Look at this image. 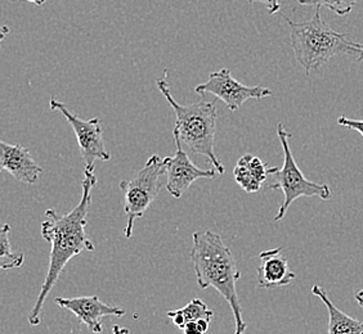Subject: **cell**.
Returning a JSON list of instances; mask_svg holds the SVG:
<instances>
[{"label": "cell", "instance_id": "1", "mask_svg": "<svg viewBox=\"0 0 363 334\" xmlns=\"http://www.w3.org/2000/svg\"><path fill=\"white\" fill-rule=\"evenodd\" d=\"M97 184L94 168L85 167L84 180L82 181L83 195L75 209L66 215H58L56 209L45 211V220L42 224V237L52 244L49 267L35 305L28 313V321L33 327L40 324L44 302L56 286L66 265L79 253L96 250L91 238L86 236V216L91 203V190Z\"/></svg>", "mask_w": 363, "mask_h": 334}, {"label": "cell", "instance_id": "2", "mask_svg": "<svg viewBox=\"0 0 363 334\" xmlns=\"http://www.w3.org/2000/svg\"><path fill=\"white\" fill-rule=\"evenodd\" d=\"M192 239L191 260L195 266L199 287L203 289L213 287L222 294L235 316V334H245L246 324L236 289L241 272L230 247L219 234L209 230L195 231Z\"/></svg>", "mask_w": 363, "mask_h": 334}, {"label": "cell", "instance_id": "3", "mask_svg": "<svg viewBox=\"0 0 363 334\" xmlns=\"http://www.w3.org/2000/svg\"><path fill=\"white\" fill-rule=\"evenodd\" d=\"M290 26V42L296 61L309 75L322 64L337 56H347L363 64V44L353 42L337 33L322 20L320 8H315L311 20L294 22L284 16Z\"/></svg>", "mask_w": 363, "mask_h": 334}, {"label": "cell", "instance_id": "4", "mask_svg": "<svg viewBox=\"0 0 363 334\" xmlns=\"http://www.w3.org/2000/svg\"><path fill=\"white\" fill-rule=\"evenodd\" d=\"M168 71L156 80L161 94L174 110L175 125L173 134L178 135L182 144L189 148L194 154L205 156L217 170L218 174H224V165L218 159L214 148L217 132L218 111L214 102L200 100L189 105H182L175 100L168 83Z\"/></svg>", "mask_w": 363, "mask_h": 334}, {"label": "cell", "instance_id": "5", "mask_svg": "<svg viewBox=\"0 0 363 334\" xmlns=\"http://www.w3.org/2000/svg\"><path fill=\"white\" fill-rule=\"evenodd\" d=\"M277 135L281 142V146L284 149V165L281 168H269V176L273 178V183L269 184V188L281 190L284 193V202L281 203L279 212L274 216L276 223H279L285 217L290 206L301 197H320L322 201H328L333 195L328 184L308 180L301 173V167L295 162L289 143L291 134L287 132L284 124L277 125Z\"/></svg>", "mask_w": 363, "mask_h": 334}, {"label": "cell", "instance_id": "6", "mask_svg": "<svg viewBox=\"0 0 363 334\" xmlns=\"http://www.w3.org/2000/svg\"><path fill=\"white\" fill-rule=\"evenodd\" d=\"M167 167L165 161L160 156H151L143 168L129 180L119 184L124 195V209L126 221L124 234L126 238L133 236L134 221L146 214L155 198L160 193L161 188L167 187Z\"/></svg>", "mask_w": 363, "mask_h": 334}, {"label": "cell", "instance_id": "7", "mask_svg": "<svg viewBox=\"0 0 363 334\" xmlns=\"http://www.w3.org/2000/svg\"><path fill=\"white\" fill-rule=\"evenodd\" d=\"M49 105L52 111L61 112L63 117L67 120V122L72 127L77 135L80 156L84 160L85 167L94 168L97 160L110 161L111 154L106 149L101 120L98 117L91 120L80 119L67 108V105L55 97L50 98Z\"/></svg>", "mask_w": 363, "mask_h": 334}, {"label": "cell", "instance_id": "8", "mask_svg": "<svg viewBox=\"0 0 363 334\" xmlns=\"http://www.w3.org/2000/svg\"><path fill=\"white\" fill-rule=\"evenodd\" d=\"M197 94H213L222 100L230 111H238L249 99H263L272 96V91L266 86H247L232 76L230 69L211 72L206 83L195 88Z\"/></svg>", "mask_w": 363, "mask_h": 334}, {"label": "cell", "instance_id": "9", "mask_svg": "<svg viewBox=\"0 0 363 334\" xmlns=\"http://www.w3.org/2000/svg\"><path fill=\"white\" fill-rule=\"evenodd\" d=\"M173 135L177 151L174 156L164 159L167 167V190L175 200H179L196 180L213 179L218 173L216 168L203 170L194 165L187 152L183 149V144L178 135Z\"/></svg>", "mask_w": 363, "mask_h": 334}, {"label": "cell", "instance_id": "10", "mask_svg": "<svg viewBox=\"0 0 363 334\" xmlns=\"http://www.w3.org/2000/svg\"><path fill=\"white\" fill-rule=\"evenodd\" d=\"M58 306L70 310L80 323L85 324L91 333L99 334L104 330L102 318L105 316H125V310L120 307L110 306L102 302L98 296H83L74 299L57 297Z\"/></svg>", "mask_w": 363, "mask_h": 334}, {"label": "cell", "instance_id": "11", "mask_svg": "<svg viewBox=\"0 0 363 334\" xmlns=\"http://www.w3.org/2000/svg\"><path fill=\"white\" fill-rule=\"evenodd\" d=\"M0 168L25 184H35L42 174V167L25 146L6 142H0Z\"/></svg>", "mask_w": 363, "mask_h": 334}, {"label": "cell", "instance_id": "12", "mask_svg": "<svg viewBox=\"0 0 363 334\" xmlns=\"http://www.w3.org/2000/svg\"><path fill=\"white\" fill-rule=\"evenodd\" d=\"M258 286L266 289H274L289 286L296 278L291 272L287 258L282 255V248L263 250L259 255Z\"/></svg>", "mask_w": 363, "mask_h": 334}, {"label": "cell", "instance_id": "13", "mask_svg": "<svg viewBox=\"0 0 363 334\" xmlns=\"http://www.w3.org/2000/svg\"><path fill=\"white\" fill-rule=\"evenodd\" d=\"M312 294L321 299L328 311V334H363V323L342 313L330 301L326 291L320 286L312 287Z\"/></svg>", "mask_w": 363, "mask_h": 334}, {"label": "cell", "instance_id": "14", "mask_svg": "<svg viewBox=\"0 0 363 334\" xmlns=\"http://www.w3.org/2000/svg\"><path fill=\"white\" fill-rule=\"evenodd\" d=\"M167 315L172 319L175 327L183 329L192 321H201V319L211 321L214 313H213V310H210L209 307L206 306V304L203 302V299H194L187 306L173 310V311H168Z\"/></svg>", "mask_w": 363, "mask_h": 334}, {"label": "cell", "instance_id": "15", "mask_svg": "<svg viewBox=\"0 0 363 334\" xmlns=\"http://www.w3.org/2000/svg\"><path fill=\"white\" fill-rule=\"evenodd\" d=\"M11 226L4 224L0 230V267L1 270H12L21 267L25 261V253L20 250H12L9 242Z\"/></svg>", "mask_w": 363, "mask_h": 334}, {"label": "cell", "instance_id": "16", "mask_svg": "<svg viewBox=\"0 0 363 334\" xmlns=\"http://www.w3.org/2000/svg\"><path fill=\"white\" fill-rule=\"evenodd\" d=\"M233 175H235V180L238 185L247 193H257L263 187V184H260L255 179V176L252 174V171L245 160V156L240 157V160L238 161L235 170H233Z\"/></svg>", "mask_w": 363, "mask_h": 334}, {"label": "cell", "instance_id": "17", "mask_svg": "<svg viewBox=\"0 0 363 334\" xmlns=\"http://www.w3.org/2000/svg\"><path fill=\"white\" fill-rule=\"evenodd\" d=\"M301 6H315V8L325 7L335 12L337 16L344 17L353 11L358 0H296Z\"/></svg>", "mask_w": 363, "mask_h": 334}, {"label": "cell", "instance_id": "18", "mask_svg": "<svg viewBox=\"0 0 363 334\" xmlns=\"http://www.w3.org/2000/svg\"><path fill=\"white\" fill-rule=\"evenodd\" d=\"M210 321H192L189 323L186 327L183 328V334H206L209 330Z\"/></svg>", "mask_w": 363, "mask_h": 334}, {"label": "cell", "instance_id": "19", "mask_svg": "<svg viewBox=\"0 0 363 334\" xmlns=\"http://www.w3.org/2000/svg\"><path fill=\"white\" fill-rule=\"evenodd\" d=\"M337 124L340 126H344L347 129H352V130H356L359 132L363 137V120H353L348 119L347 116H340L337 119Z\"/></svg>", "mask_w": 363, "mask_h": 334}, {"label": "cell", "instance_id": "20", "mask_svg": "<svg viewBox=\"0 0 363 334\" xmlns=\"http://www.w3.org/2000/svg\"><path fill=\"white\" fill-rule=\"evenodd\" d=\"M249 4L252 6L255 3H263L267 7V11L269 14H276L279 12L281 9V4H279V0H247Z\"/></svg>", "mask_w": 363, "mask_h": 334}, {"label": "cell", "instance_id": "21", "mask_svg": "<svg viewBox=\"0 0 363 334\" xmlns=\"http://www.w3.org/2000/svg\"><path fill=\"white\" fill-rule=\"evenodd\" d=\"M112 334H129V329L119 327V326H113L112 327Z\"/></svg>", "mask_w": 363, "mask_h": 334}, {"label": "cell", "instance_id": "22", "mask_svg": "<svg viewBox=\"0 0 363 334\" xmlns=\"http://www.w3.org/2000/svg\"><path fill=\"white\" fill-rule=\"evenodd\" d=\"M25 1H28V3L34 4L36 7H43V6L45 4V1H47V0H25Z\"/></svg>", "mask_w": 363, "mask_h": 334}, {"label": "cell", "instance_id": "23", "mask_svg": "<svg viewBox=\"0 0 363 334\" xmlns=\"http://www.w3.org/2000/svg\"><path fill=\"white\" fill-rule=\"evenodd\" d=\"M356 299L357 302L359 304V306L363 307V289L359 291V292H357Z\"/></svg>", "mask_w": 363, "mask_h": 334}]
</instances>
